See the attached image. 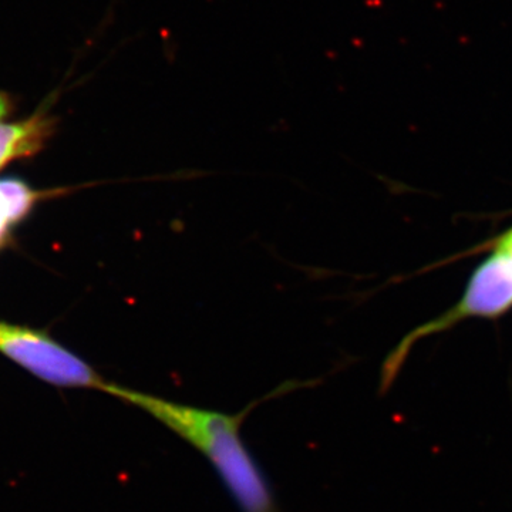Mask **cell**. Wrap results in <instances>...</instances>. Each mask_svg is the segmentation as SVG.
Returning a JSON list of instances; mask_svg holds the SVG:
<instances>
[{
	"instance_id": "cell-4",
	"label": "cell",
	"mask_w": 512,
	"mask_h": 512,
	"mask_svg": "<svg viewBox=\"0 0 512 512\" xmlns=\"http://www.w3.org/2000/svg\"><path fill=\"white\" fill-rule=\"evenodd\" d=\"M10 103L0 93V168L10 161L36 154L52 131L53 121L46 113H37L25 121H6Z\"/></svg>"
},
{
	"instance_id": "cell-5",
	"label": "cell",
	"mask_w": 512,
	"mask_h": 512,
	"mask_svg": "<svg viewBox=\"0 0 512 512\" xmlns=\"http://www.w3.org/2000/svg\"><path fill=\"white\" fill-rule=\"evenodd\" d=\"M0 195L8 205L12 225L22 221L32 211L33 205L39 198V194L33 191L29 185L23 181L13 180V178L0 180Z\"/></svg>"
},
{
	"instance_id": "cell-1",
	"label": "cell",
	"mask_w": 512,
	"mask_h": 512,
	"mask_svg": "<svg viewBox=\"0 0 512 512\" xmlns=\"http://www.w3.org/2000/svg\"><path fill=\"white\" fill-rule=\"evenodd\" d=\"M107 393L144 410L204 454L241 512H279L268 480L241 437L249 409L238 414L198 409L113 383Z\"/></svg>"
},
{
	"instance_id": "cell-2",
	"label": "cell",
	"mask_w": 512,
	"mask_h": 512,
	"mask_svg": "<svg viewBox=\"0 0 512 512\" xmlns=\"http://www.w3.org/2000/svg\"><path fill=\"white\" fill-rule=\"evenodd\" d=\"M512 308V259L494 249L493 255L478 266L468 282L463 298L456 306L413 330L390 353L384 362L380 390L386 393L406 362L410 350L427 336L453 328L458 322L470 318H497Z\"/></svg>"
},
{
	"instance_id": "cell-3",
	"label": "cell",
	"mask_w": 512,
	"mask_h": 512,
	"mask_svg": "<svg viewBox=\"0 0 512 512\" xmlns=\"http://www.w3.org/2000/svg\"><path fill=\"white\" fill-rule=\"evenodd\" d=\"M0 353L37 379L63 389L107 393L106 382L82 357L63 348L45 332L0 322Z\"/></svg>"
},
{
	"instance_id": "cell-6",
	"label": "cell",
	"mask_w": 512,
	"mask_h": 512,
	"mask_svg": "<svg viewBox=\"0 0 512 512\" xmlns=\"http://www.w3.org/2000/svg\"><path fill=\"white\" fill-rule=\"evenodd\" d=\"M12 225L9 218V210L8 205H6L5 200H3L2 195H0V244H2L3 238H5L6 231Z\"/></svg>"
},
{
	"instance_id": "cell-7",
	"label": "cell",
	"mask_w": 512,
	"mask_h": 512,
	"mask_svg": "<svg viewBox=\"0 0 512 512\" xmlns=\"http://www.w3.org/2000/svg\"><path fill=\"white\" fill-rule=\"evenodd\" d=\"M494 249L504 252L505 255L510 256L512 259V228L508 229L507 232H504V234L497 239Z\"/></svg>"
}]
</instances>
